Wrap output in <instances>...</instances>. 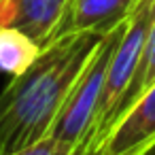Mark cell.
Instances as JSON below:
<instances>
[{"label":"cell","instance_id":"10","mask_svg":"<svg viewBox=\"0 0 155 155\" xmlns=\"http://www.w3.org/2000/svg\"><path fill=\"white\" fill-rule=\"evenodd\" d=\"M5 106H7V96L0 91V155H5V136H2V117H5Z\"/></svg>","mask_w":155,"mask_h":155},{"label":"cell","instance_id":"9","mask_svg":"<svg viewBox=\"0 0 155 155\" xmlns=\"http://www.w3.org/2000/svg\"><path fill=\"white\" fill-rule=\"evenodd\" d=\"M11 155H77V151H74V147H70L64 140H58L53 136H45V138H41V140L32 142V144H28Z\"/></svg>","mask_w":155,"mask_h":155},{"label":"cell","instance_id":"3","mask_svg":"<svg viewBox=\"0 0 155 155\" xmlns=\"http://www.w3.org/2000/svg\"><path fill=\"white\" fill-rule=\"evenodd\" d=\"M127 19L121 21L119 26L110 28L104 34L102 43L98 45L96 53L91 55V60L83 68L81 77L72 85L62 110L58 113V117L47 134V136H53V138L64 140L70 147H74L77 155H83L85 142L89 138V130H91V123H94V117H96V110L100 104L104 79H106V68H108L110 55L125 30Z\"/></svg>","mask_w":155,"mask_h":155},{"label":"cell","instance_id":"5","mask_svg":"<svg viewBox=\"0 0 155 155\" xmlns=\"http://www.w3.org/2000/svg\"><path fill=\"white\" fill-rule=\"evenodd\" d=\"M140 0H66L53 36L70 32H108L125 21Z\"/></svg>","mask_w":155,"mask_h":155},{"label":"cell","instance_id":"1","mask_svg":"<svg viewBox=\"0 0 155 155\" xmlns=\"http://www.w3.org/2000/svg\"><path fill=\"white\" fill-rule=\"evenodd\" d=\"M106 32H70L43 45L34 64L2 89L7 96L2 136L5 155L45 138L72 85Z\"/></svg>","mask_w":155,"mask_h":155},{"label":"cell","instance_id":"4","mask_svg":"<svg viewBox=\"0 0 155 155\" xmlns=\"http://www.w3.org/2000/svg\"><path fill=\"white\" fill-rule=\"evenodd\" d=\"M155 147V83L117 119L96 155H144Z\"/></svg>","mask_w":155,"mask_h":155},{"label":"cell","instance_id":"2","mask_svg":"<svg viewBox=\"0 0 155 155\" xmlns=\"http://www.w3.org/2000/svg\"><path fill=\"white\" fill-rule=\"evenodd\" d=\"M153 19H155V0H140L136 9L132 11V15L125 24V30L110 55L100 104H98L83 155H96V151L104 142L106 134L115 125L119 106H121V102L134 81V74L138 70L140 53H142V47H144V41H147Z\"/></svg>","mask_w":155,"mask_h":155},{"label":"cell","instance_id":"7","mask_svg":"<svg viewBox=\"0 0 155 155\" xmlns=\"http://www.w3.org/2000/svg\"><path fill=\"white\" fill-rule=\"evenodd\" d=\"M41 49L43 45L26 32L11 26H0V72L11 77L24 74L34 64Z\"/></svg>","mask_w":155,"mask_h":155},{"label":"cell","instance_id":"8","mask_svg":"<svg viewBox=\"0 0 155 155\" xmlns=\"http://www.w3.org/2000/svg\"><path fill=\"white\" fill-rule=\"evenodd\" d=\"M153 83H155V19H153V24H151V28H149V34H147L144 47H142V53H140L138 70H136L134 81H132V85H130V89H127V94H125V98H123V102H121V106H119L117 119H119ZM115 123H117V121H115ZM110 130H113V127H110Z\"/></svg>","mask_w":155,"mask_h":155},{"label":"cell","instance_id":"11","mask_svg":"<svg viewBox=\"0 0 155 155\" xmlns=\"http://www.w3.org/2000/svg\"><path fill=\"white\" fill-rule=\"evenodd\" d=\"M144 155H155V147H153V149H151V151H147V153H144Z\"/></svg>","mask_w":155,"mask_h":155},{"label":"cell","instance_id":"6","mask_svg":"<svg viewBox=\"0 0 155 155\" xmlns=\"http://www.w3.org/2000/svg\"><path fill=\"white\" fill-rule=\"evenodd\" d=\"M66 0H0V26H11L47 45Z\"/></svg>","mask_w":155,"mask_h":155}]
</instances>
